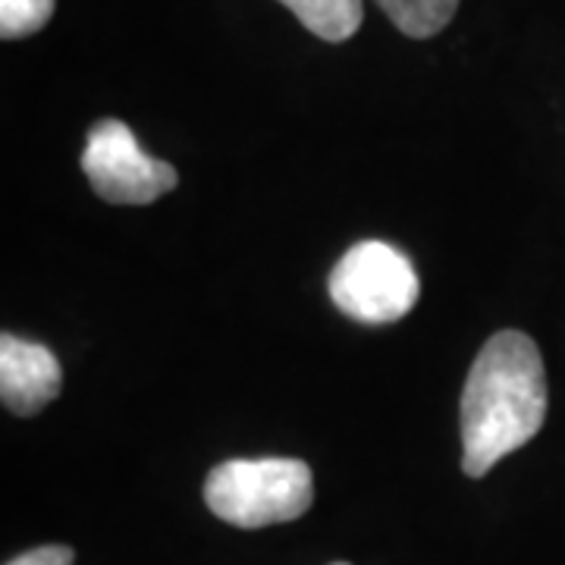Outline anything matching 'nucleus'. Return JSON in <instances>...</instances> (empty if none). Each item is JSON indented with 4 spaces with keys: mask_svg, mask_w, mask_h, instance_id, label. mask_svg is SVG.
<instances>
[{
    "mask_svg": "<svg viewBox=\"0 0 565 565\" xmlns=\"http://www.w3.org/2000/svg\"><path fill=\"white\" fill-rule=\"evenodd\" d=\"M374 3L408 39L437 35L459 10V0H374Z\"/></svg>",
    "mask_w": 565,
    "mask_h": 565,
    "instance_id": "obj_7",
    "label": "nucleus"
},
{
    "mask_svg": "<svg viewBox=\"0 0 565 565\" xmlns=\"http://www.w3.org/2000/svg\"><path fill=\"white\" fill-rule=\"evenodd\" d=\"M204 503L226 525H282L311 509L315 478L302 459H230L207 475Z\"/></svg>",
    "mask_w": 565,
    "mask_h": 565,
    "instance_id": "obj_2",
    "label": "nucleus"
},
{
    "mask_svg": "<svg viewBox=\"0 0 565 565\" xmlns=\"http://www.w3.org/2000/svg\"><path fill=\"white\" fill-rule=\"evenodd\" d=\"M82 170L92 189L110 204H151L177 189V170L167 161L148 158L132 129L120 120H102L92 126Z\"/></svg>",
    "mask_w": 565,
    "mask_h": 565,
    "instance_id": "obj_4",
    "label": "nucleus"
},
{
    "mask_svg": "<svg viewBox=\"0 0 565 565\" xmlns=\"http://www.w3.org/2000/svg\"><path fill=\"white\" fill-rule=\"evenodd\" d=\"M546 418L541 349L522 330L490 337L462 390V471L484 478L509 452L537 437Z\"/></svg>",
    "mask_w": 565,
    "mask_h": 565,
    "instance_id": "obj_1",
    "label": "nucleus"
},
{
    "mask_svg": "<svg viewBox=\"0 0 565 565\" xmlns=\"http://www.w3.org/2000/svg\"><path fill=\"white\" fill-rule=\"evenodd\" d=\"M54 13V0H0V39L35 35Z\"/></svg>",
    "mask_w": 565,
    "mask_h": 565,
    "instance_id": "obj_8",
    "label": "nucleus"
},
{
    "mask_svg": "<svg viewBox=\"0 0 565 565\" xmlns=\"http://www.w3.org/2000/svg\"><path fill=\"white\" fill-rule=\"evenodd\" d=\"M321 41H349L364 20L362 0H280Z\"/></svg>",
    "mask_w": 565,
    "mask_h": 565,
    "instance_id": "obj_6",
    "label": "nucleus"
},
{
    "mask_svg": "<svg viewBox=\"0 0 565 565\" xmlns=\"http://www.w3.org/2000/svg\"><path fill=\"white\" fill-rule=\"evenodd\" d=\"M330 565H349V563H330Z\"/></svg>",
    "mask_w": 565,
    "mask_h": 565,
    "instance_id": "obj_10",
    "label": "nucleus"
},
{
    "mask_svg": "<svg viewBox=\"0 0 565 565\" xmlns=\"http://www.w3.org/2000/svg\"><path fill=\"white\" fill-rule=\"evenodd\" d=\"M422 282L415 264L396 245L364 239L345 252L330 274V299L362 323H393L418 305Z\"/></svg>",
    "mask_w": 565,
    "mask_h": 565,
    "instance_id": "obj_3",
    "label": "nucleus"
},
{
    "mask_svg": "<svg viewBox=\"0 0 565 565\" xmlns=\"http://www.w3.org/2000/svg\"><path fill=\"white\" fill-rule=\"evenodd\" d=\"M7 565H73V550L61 544L35 546V550L22 553L17 559H10Z\"/></svg>",
    "mask_w": 565,
    "mask_h": 565,
    "instance_id": "obj_9",
    "label": "nucleus"
},
{
    "mask_svg": "<svg viewBox=\"0 0 565 565\" xmlns=\"http://www.w3.org/2000/svg\"><path fill=\"white\" fill-rule=\"evenodd\" d=\"M61 362L47 345L0 337V399L13 415H39L61 396Z\"/></svg>",
    "mask_w": 565,
    "mask_h": 565,
    "instance_id": "obj_5",
    "label": "nucleus"
}]
</instances>
